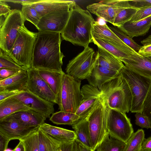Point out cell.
Returning <instances> with one entry per match:
<instances>
[{"mask_svg":"<svg viewBox=\"0 0 151 151\" xmlns=\"http://www.w3.org/2000/svg\"><path fill=\"white\" fill-rule=\"evenodd\" d=\"M119 74L127 82L130 90L132 103L130 111L134 113L141 112L151 85V79L135 73L125 65Z\"/></svg>","mask_w":151,"mask_h":151,"instance_id":"obj_5","label":"cell"},{"mask_svg":"<svg viewBox=\"0 0 151 151\" xmlns=\"http://www.w3.org/2000/svg\"><path fill=\"white\" fill-rule=\"evenodd\" d=\"M141 113L148 118L151 130V85L144 101Z\"/></svg>","mask_w":151,"mask_h":151,"instance_id":"obj_39","label":"cell"},{"mask_svg":"<svg viewBox=\"0 0 151 151\" xmlns=\"http://www.w3.org/2000/svg\"><path fill=\"white\" fill-rule=\"evenodd\" d=\"M71 126L76 135V140L91 149L88 122L87 118L80 119Z\"/></svg>","mask_w":151,"mask_h":151,"instance_id":"obj_28","label":"cell"},{"mask_svg":"<svg viewBox=\"0 0 151 151\" xmlns=\"http://www.w3.org/2000/svg\"><path fill=\"white\" fill-rule=\"evenodd\" d=\"M38 142L40 151H60L62 144L41 129H38Z\"/></svg>","mask_w":151,"mask_h":151,"instance_id":"obj_29","label":"cell"},{"mask_svg":"<svg viewBox=\"0 0 151 151\" xmlns=\"http://www.w3.org/2000/svg\"><path fill=\"white\" fill-rule=\"evenodd\" d=\"M132 6L129 0L103 1L87 6L90 12L112 24L117 14L126 8Z\"/></svg>","mask_w":151,"mask_h":151,"instance_id":"obj_11","label":"cell"},{"mask_svg":"<svg viewBox=\"0 0 151 151\" xmlns=\"http://www.w3.org/2000/svg\"><path fill=\"white\" fill-rule=\"evenodd\" d=\"M107 127L108 132L111 136L125 143L134 132L130 120L126 113L109 108Z\"/></svg>","mask_w":151,"mask_h":151,"instance_id":"obj_10","label":"cell"},{"mask_svg":"<svg viewBox=\"0 0 151 151\" xmlns=\"http://www.w3.org/2000/svg\"><path fill=\"white\" fill-rule=\"evenodd\" d=\"M37 32L29 30L24 24L18 29V36L7 55L26 70L32 68V54Z\"/></svg>","mask_w":151,"mask_h":151,"instance_id":"obj_4","label":"cell"},{"mask_svg":"<svg viewBox=\"0 0 151 151\" xmlns=\"http://www.w3.org/2000/svg\"><path fill=\"white\" fill-rule=\"evenodd\" d=\"M81 80L63 74L58 104L60 111L76 113L82 99Z\"/></svg>","mask_w":151,"mask_h":151,"instance_id":"obj_7","label":"cell"},{"mask_svg":"<svg viewBox=\"0 0 151 151\" xmlns=\"http://www.w3.org/2000/svg\"><path fill=\"white\" fill-rule=\"evenodd\" d=\"M82 99L76 114L80 119L86 117L99 101L103 95L100 88L89 84L83 86L81 89Z\"/></svg>","mask_w":151,"mask_h":151,"instance_id":"obj_14","label":"cell"},{"mask_svg":"<svg viewBox=\"0 0 151 151\" xmlns=\"http://www.w3.org/2000/svg\"><path fill=\"white\" fill-rule=\"evenodd\" d=\"M32 54V67L64 73L63 59L65 57L60 50L62 41L59 32H37Z\"/></svg>","mask_w":151,"mask_h":151,"instance_id":"obj_1","label":"cell"},{"mask_svg":"<svg viewBox=\"0 0 151 151\" xmlns=\"http://www.w3.org/2000/svg\"><path fill=\"white\" fill-rule=\"evenodd\" d=\"M30 109L14 97L8 98L0 101V121L17 112Z\"/></svg>","mask_w":151,"mask_h":151,"instance_id":"obj_26","label":"cell"},{"mask_svg":"<svg viewBox=\"0 0 151 151\" xmlns=\"http://www.w3.org/2000/svg\"><path fill=\"white\" fill-rule=\"evenodd\" d=\"M142 145L140 146L135 151H141Z\"/></svg>","mask_w":151,"mask_h":151,"instance_id":"obj_54","label":"cell"},{"mask_svg":"<svg viewBox=\"0 0 151 151\" xmlns=\"http://www.w3.org/2000/svg\"><path fill=\"white\" fill-rule=\"evenodd\" d=\"M6 2H11L22 4L26 3H31L37 2L39 0H4Z\"/></svg>","mask_w":151,"mask_h":151,"instance_id":"obj_50","label":"cell"},{"mask_svg":"<svg viewBox=\"0 0 151 151\" xmlns=\"http://www.w3.org/2000/svg\"><path fill=\"white\" fill-rule=\"evenodd\" d=\"M151 27V15L140 21L128 22L119 29L131 38L145 35Z\"/></svg>","mask_w":151,"mask_h":151,"instance_id":"obj_22","label":"cell"},{"mask_svg":"<svg viewBox=\"0 0 151 151\" xmlns=\"http://www.w3.org/2000/svg\"><path fill=\"white\" fill-rule=\"evenodd\" d=\"M69 61L65 68L66 74L76 79H86L90 75L96 62L94 50L88 46Z\"/></svg>","mask_w":151,"mask_h":151,"instance_id":"obj_9","label":"cell"},{"mask_svg":"<svg viewBox=\"0 0 151 151\" xmlns=\"http://www.w3.org/2000/svg\"><path fill=\"white\" fill-rule=\"evenodd\" d=\"M145 137L144 131L142 129H138L133 133L127 142L123 151H135L142 145Z\"/></svg>","mask_w":151,"mask_h":151,"instance_id":"obj_35","label":"cell"},{"mask_svg":"<svg viewBox=\"0 0 151 151\" xmlns=\"http://www.w3.org/2000/svg\"><path fill=\"white\" fill-rule=\"evenodd\" d=\"M138 9L132 6L122 10L115 17L113 25L119 27L129 22Z\"/></svg>","mask_w":151,"mask_h":151,"instance_id":"obj_33","label":"cell"},{"mask_svg":"<svg viewBox=\"0 0 151 151\" xmlns=\"http://www.w3.org/2000/svg\"><path fill=\"white\" fill-rule=\"evenodd\" d=\"M151 15V6L139 9L129 22H137Z\"/></svg>","mask_w":151,"mask_h":151,"instance_id":"obj_41","label":"cell"},{"mask_svg":"<svg viewBox=\"0 0 151 151\" xmlns=\"http://www.w3.org/2000/svg\"><path fill=\"white\" fill-rule=\"evenodd\" d=\"M126 143L111 136L108 132L96 148V151H123Z\"/></svg>","mask_w":151,"mask_h":151,"instance_id":"obj_31","label":"cell"},{"mask_svg":"<svg viewBox=\"0 0 151 151\" xmlns=\"http://www.w3.org/2000/svg\"><path fill=\"white\" fill-rule=\"evenodd\" d=\"M27 82V70H20L8 78L0 80V92L13 90H25Z\"/></svg>","mask_w":151,"mask_h":151,"instance_id":"obj_20","label":"cell"},{"mask_svg":"<svg viewBox=\"0 0 151 151\" xmlns=\"http://www.w3.org/2000/svg\"><path fill=\"white\" fill-rule=\"evenodd\" d=\"M0 49V69L5 68L19 71L26 70L16 63L9 55Z\"/></svg>","mask_w":151,"mask_h":151,"instance_id":"obj_37","label":"cell"},{"mask_svg":"<svg viewBox=\"0 0 151 151\" xmlns=\"http://www.w3.org/2000/svg\"><path fill=\"white\" fill-rule=\"evenodd\" d=\"M38 73L58 97L59 95L63 74L58 72L45 70H37Z\"/></svg>","mask_w":151,"mask_h":151,"instance_id":"obj_27","label":"cell"},{"mask_svg":"<svg viewBox=\"0 0 151 151\" xmlns=\"http://www.w3.org/2000/svg\"><path fill=\"white\" fill-rule=\"evenodd\" d=\"M4 151H14V150H12L10 148H7Z\"/></svg>","mask_w":151,"mask_h":151,"instance_id":"obj_55","label":"cell"},{"mask_svg":"<svg viewBox=\"0 0 151 151\" xmlns=\"http://www.w3.org/2000/svg\"><path fill=\"white\" fill-rule=\"evenodd\" d=\"M129 1L130 4L132 6L138 9L151 6V0Z\"/></svg>","mask_w":151,"mask_h":151,"instance_id":"obj_43","label":"cell"},{"mask_svg":"<svg viewBox=\"0 0 151 151\" xmlns=\"http://www.w3.org/2000/svg\"><path fill=\"white\" fill-rule=\"evenodd\" d=\"M119 73L95 65L87 78L89 84L100 88L104 84L117 77Z\"/></svg>","mask_w":151,"mask_h":151,"instance_id":"obj_21","label":"cell"},{"mask_svg":"<svg viewBox=\"0 0 151 151\" xmlns=\"http://www.w3.org/2000/svg\"><path fill=\"white\" fill-rule=\"evenodd\" d=\"M135 117V124L142 128H150V124L147 117L141 112L136 113Z\"/></svg>","mask_w":151,"mask_h":151,"instance_id":"obj_42","label":"cell"},{"mask_svg":"<svg viewBox=\"0 0 151 151\" xmlns=\"http://www.w3.org/2000/svg\"><path fill=\"white\" fill-rule=\"evenodd\" d=\"M142 150L151 151V136L147 139L145 138L142 144Z\"/></svg>","mask_w":151,"mask_h":151,"instance_id":"obj_48","label":"cell"},{"mask_svg":"<svg viewBox=\"0 0 151 151\" xmlns=\"http://www.w3.org/2000/svg\"><path fill=\"white\" fill-rule=\"evenodd\" d=\"M36 128L24 125L12 115L0 121V135L10 141L21 140Z\"/></svg>","mask_w":151,"mask_h":151,"instance_id":"obj_16","label":"cell"},{"mask_svg":"<svg viewBox=\"0 0 151 151\" xmlns=\"http://www.w3.org/2000/svg\"><path fill=\"white\" fill-rule=\"evenodd\" d=\"M22 5L21 11L24 17L26 20L30 22L36 27L40 18L37 11L30 3Z\"/></svg>","mask_w":151,"mask_h":151,"instance_id":"obj_36","label":"cell"},{"mask_svg":"<svg viewBox=\"0 0 151 151\" xmlns=\"http://www.w3.org/2000/svg\"><path fill=\"white\" fill-rule=\"evenodd\" d=\"M92 42L111 53L122 62L126 59H132L139 56L133 55L101 39L92 38Z\"/></svg>","mask_w":151,"mask_h":151,"instance_id":"obj_30","label":"cell"},{"mask_svg":"<svg viewBox=\"0 0 151 151\" xmlns=\"http://www.w3.org/2000/svg\"><path fill=\"white\" fill-rule=\"evenodd\" d=\"M109 108L126 113L130 111L132 95L126 81L119 75L100 87Z\"/></svg>","mask_w":151,"mask_h":151,"instance_id":"obj_3","label":"cell"},{"mask_svg":"<svg viewBox=\"0 0 151 151\" xmlns=\"http://www.w3.org/2000/svg\"><path fill=\"white\" fill-rule=\"evenodd\" d=\"M39 128L62 143L73 142L76 139L74 131L52 126L45 123Z\"/></svg>","mask_w":151,"mask_h":151,"instance_id":"obj_25","label":"cell"},{"mask_svg":"<svg viewBox=\"0 0 151 151\" xmlns=\"http://www.w3.org/2000/svg\"><path fill=\"white\" fill-rule=\"evenodd\" d=\"M12 10L6 2L4 0H0V16H4L6 18Z\"/></svg>","mask_w":151,"mask_h":151,"instance_id":"obj_44","label":"cell"},{"mask_svg":"<svg viewBox=\"0 0 151 151\" xmlns=\"http://www.w3.org/2000/svg\"><path fill=\"white\" fill-rule=\"evenodd\" d=\"M95 22L88 10L83 9L74 1L61 37L74 45L84 47L88 46L92 42L91 32Z\"/></svg>","mask_w":151,"mask_h":151,"instance_id":"obj_2","label":"cell"},{"mask_svg":"<svg viewBox=\"0 0 151 151\" xmlns=\"http://www.w3.org/2000/svg\"><path fill=\"white\" fill-rule=\"evenodd\" d=\"M26 20L21 11L14 9L5 19L0 30V48L8 55L18 36V29Z\"/></svg>","mask_w":151,"mask_h":151,"instance_id":"obj_8","label":"cell"},{"mask_svg":"<svg viewBox=\"0 0 151 151\" xmlns=\"http://www.w3.org/2000/svg\"><path fill=\"white\" fill-rule=\"evenodd\" d=\"M12 115L24 125L29 128L39 127L47 119L43 114L31 109L18 111Z\"/></svg>","mask_w":151,"mask_h":151,"instance_id":"obj_23","label":"cell"},{"mask_svg":"<svg viewBox=\"0 0 151 151\" xmlns=\"http://www.w3.org/2000/svg\"><path fill=\"white\" fill-rule=\"evenodd\" d=\"M110 29L124 43L138 52L142 46L136 43L128 36L120 30L117 27H109Z\"/></svg>","mask_w":151,"mask_h":151,"instance_id":"obj_38","label":"cell"},{"mask_svg":"<svg viewBox=\"0 0 151 151\" xmlns=\"http://www.w3.org/2000/svg\"><path fill=\"white\" fill-rule=\"evenodd\" d=\"M75 141L62 143L60 151H73Z\"/></svg>","mask_w":151,"mask_h":151,"instance_id":"obj_47","label":"cell"},{"mask_svg":"<svg viewBox=\"0 0 151 151\" xmlns=\"http://www.w3.org/2000/svg\"><path fill=\"white\" fill-rule=\"evenodd\" d=\"M39 127L35 128L20 140L23 142L25 151H40L38 131Z\"/></svg>","mask_w":151,"mask_h":151,"instance_id":"obj_34","label":"cell"},{"mask_svg":"<svg viewBox=\"0 0 151 151\" xmlns=\"http://www.w3.org/2000/svg\"><path fill=\"white\" fill-rule=\"evenodd\" d=\"M9 141L8 139L0 135V151H4L8 148Z\"/></svg>","mask_w":151,"mask_h":151,"instance_id":"obj_49","label":"cell"},{"mask_svg":"<svg viewBox=\"0 0 151 151\" xmlns=\"http://www.w3.org/2000/svg\"><path fill=\"white\" fill-rule=\"evenodd\" d=\"M149 59L151 60V57H147Z\"/></svg>","mask_w":151,"mask_h":151,"instance_id":"obj_56","label":"cell"},{"mask_svg":"<svg viewBox=\"0 0 151 151\" xmlns=\"http://www.w3.org/2000/svg\"><path fill=\"white\" fill-rule=\"evenodd\" d=\"M71 8L52 12L41 17L36 27L38 32L61 33L67 22Z\"/></svg>","mask_w":151,"mask_h":151,"instance_id":"obj_13","label":"cell"},{"mask_svg":"<svg viewBox=\"0 0 151 151\" xmlns=\"http://www.w3.org/2000/svg\"><path fill=\"white\" fill-rule=\"evenodd\" d=\"M92 38L103 39L111 44L135 56L140 55L124 43L105 23L101 24L95 21L93 24Z\"/></svg>","mask_w":151,"mask_h":151,"instance_id":"obj_17","label":"cell"},{"mask_svg":"<svg viewBox=\"0 0 151 151\" xmlns=\"http://www.w3.org/2000/svg\"><path fill=\"white\" fill-rule=\"evenodd\" d=\"M97 47L95 65L119 73L125 66L123 62L106 50Z\"/></svg>","mask_w":151,"mask_h":151,"instance_id":"obj_19","label":"cell"},{"mask_svg":"<svg viewBox=\"0 0 151 151\" xmlns=\"http://www.w3.org/2000/svg\"><path fill=\"white\" fill-rule=\"evenodd\" d=\"M27 90L47 101L58 104V97L39 75L37 69L32 67L27 70Z\"/></svg>","mask_w":151,"mask_h":151,"instance_id":"obj_12","label":"cell"},{"mask_svg":"<svg viewBox=\"0 0 151 151\" xmlns=\"http://www.w3.org/2000/svg\"><path fill=\"white\" fill-rule=\"evenodd\" d=\"M132 71L147 78L151 79V60L141 55L132 59H126L122 62Z\"/></svg>","mask_w":151,"mask_h":151,"instance_id":"obj_24","label":"cell"},{"mask_svg":"<svg viewBox=\"0 0 151 151\" xmlns=\"http://www.w3.org/2000/svg\"><path fill=\"white\" fill-rule=\"evenodd\" d=\"M74 1L64 0H39L30 3L40 17L56 11L71 8Z\"/></svg>","mask_w":151,"mask_h":151,"instance_id":"obj_18","label":"cell"},{"mask_svg":"<svg viewBox=\"0 0 151 151\" xmlns=\"http://www.w3.org/2000/svg\"><path fill=\"white\" fill-rule=\"evenodd\" d=\"M73 151H79L78 145L76 140L74 142Z\"/></svg>","mask_w":151,"mask_h":151,"instance_id":"obj_53","label":"cell"},{"mask_svg":"<svg viewBox=\"0 0 151 151\" xmlns=\"http://www.w3.org/2000/svg\"><path fill=\"white\" fill-rule=\"evenodd\" d=\"M109 108L103 95L86 117L88 122L91 148L95 151L108 133L107 121Z\"/></svg>","mask_w":151,"mask_h":151,"instance_id":"obj_6","label":"cell"},{"mask_svg":"<svg viewBox=\"0 0 151 151\" xmlns=\"http://www.w3.org/2000/svg\"><path fill=\"white\" fill-rule=\"evenodd\" d=\"M23 91L13 90L0 92V101L21 92Z\"/></svg>","mask_w":151,"mask_h":151,"instance_id":"obj_46","label":"cell"},{"mask_svg":"<svg viewBox=\"0 0 151 151\" xmlns=\"http://www.w3.org/2000/svg\"><path fill=\"white\" fill-rule=\"evenodd\" d=\"M141 151H148L143 150H142L141 149Z\"/></svg>","mask_w":151,"mask_h":151,"instance_id":"obj_57","label":"cell"},{"mask_svg":"<svg viewBox=\"0 0 151 151\" xmlns=\"http://www.w3.org/2000/svg\"><path fill=\"white\" fill-rule=\"evenodd\" d=\"M18 145L13 149L14 151H25L22 142L19 140Z\"/></svg>","mask_w":151,"mask_h":151,"instance_id":"obj_52","label":"cell"},{"mask_svg":"<svg viewBox=\"0 0 151 151\" xmlns=\"http://www.w3.org/2000/svg\"><path fill=\"white\" fill-rule=\"evenodd\" d=\"M143 46L138 52V54L143 57H151V35L141 42Z\"/></svg>","mask_w":151,"mask_h":151,"instance_id":"obj_40","label":"cell"},{"mask_svg":"<svg viewBox=\"0 0 151 151\" xmlns=\"http://www.w3.org/2000/svg\"><path fill=\"white\" fill-rule=\"evenodd\" d=\"M30 108L44 115L47 118L54 113L55 104L41 99L26 90L12 96Z\"/></svg>","mask_w":151,"mask_h":151,"instance_id":"obj_15","label":"cell"},{"mask_svg":"<svg viewBox=\"0 0 151 151\" xmlns=\"http://www.w3.org/2000/svg\"><path fill=\"white\" fill-rule=\"evenodd\" d=\"M18 72V71L7 69L1 68L0 80L8 78L15 74Z\"/></svg>","mask_w":151,"mask_h":151,"instance_id":"obj_45","label":"cell"},{"mask_svg":"<svg viewBox=\"0 0 151 151\" xmlns=\"http://www.w3.org/2000/svg\"><path fill=\"white\" fill-rule=\"evenodd\" d=\"M76 141L78 145L79 151H93L91 149L86 146L81 142Z\"/></svg>","mask_w":151,"mask_h":151,"instance_id":"obj_51","label":"cell"},{"mask_svg":"<svg viewBox=\"0 0 151 151\" xmlns=\"http://www.w3.org/2000/svg\"><path fill=\"white\" fill-rule=\"evenodd\" d=\"M80 119L75 113L60 111L54 113L50 118V120L57 125H67L72 126Z\"/></svg>","mask_w":151,"mask_h":151,"instance_id":"obj_32","label":"cell"}]
</instances>
